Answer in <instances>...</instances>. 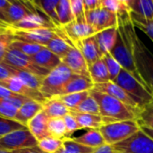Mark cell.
I'll return each mask as SVG.
<instances>
[{
  "mask_svg": "<svg viewBox=\"0 0 153 153\" xmlns=\"http://www.w3.org/2000/svg\"><path fill=\"white\" fill-rule=\"evenodd\" d=\"M111 146L116 153H153V140L141 128L128 139Z\"/></svg>",
  "mask_w": 153,
  "mask_h": 153,
  "instance_id": "cell-6",
  "label": "cell"
},
{
  "mask_svg": "<svg viewBox=\"0 0 153 153\" xmlns=\"http://www.w3.org/2000/svg\"><path fill=\"white\" fill-rule=\"evenodd\" d=\"M9 67H10V70H11L12 75L16 76L17 78H19L29 88L39 91V88H40V85H41V81H42L43 78L39 77V76H37V75H35L33 74L28 73V72L21 71V70L13 68L11 66H9Z\"/></svg>",
  "mask_w": 153,
  "mask_h": 153,
  "instance_id": "cell-30",
  "label": "cell"
},
{
  "mask_svg": "<svg viewBox=\"0 0 153 153\" xmlns=\"http://www.w3.org/2000/svg\"><path fill=\"white\" fill-rule=\"evenodd\" d=\"M92 90L98 92L109 95L134 109H136V110L142 109L141 107L121 87H119L117 84H116L113 82H108L100 83V84H94Z\"/></svg>",
  "mask_w": 153,
  "mask_h": 153,
  "instance_id": "cell-13",
  "label": "cell"
},
{
  "mask_svg": "<svg viewBox=\"0 0 153 153\" xmlns=\"http://www.w3.org/2000/svg\"><path fill=\"white\" fill-rule=\"evenodd\" d=\"M3 63L13 67V68L33 74L41 78H44L49 73L48 71H47V70L39 67L38 65H36L32 61L31 57L22 54V52H20L16 49L11 48L7 51Z\"/></svg>",
  "mask_w": 153,
  "mask_h": 153,
  "instance_id": "cell-7",
  "label": "cell"
},
{
  "mask_svg": "<svg viewBox=\"0 0 153 153\" xmlns=\"http://www.w3.org/2000/svg\"><path fill=\"white\" fill-rule=\"evenodd\" d=\"M89 74L93 84H100L110 82L107 66L102 58L89 66Z\"/></svg>",
  "mask_w": 153,
  "mask_h": 153,
  "instance_id": "cell-28",
  "label": "cell"
},
{
  "mask_svg": "<svg viewBox=\"0 0 153 153\" xmlns=\"http://www.w3.org/2000/svg\"><path fill=\"white\" fill-rule=\"evenodd\" d=\"M77 113H83V114H91V115H100V108L97 101L90 94L75 109L72 110Z\"/></svg>",
  "mask_w": 153,
  "mask_h": 153,
  "instance_id": "cell-36",
  "label": "cell"
},
{
  "mask_svg": "<svg viewBox=\"0 0 153 153\" xmlns=\"http://www.w3.org/2000/svg\"><path fill=\"white\" fill-rule=\"evenodd\" d=\"M0 86L5 88L6 90L10 91L12 93H13L15 95L22 96V97L35 100L41 104H43L46 101V99L43 97V95L39 91H35V90L29 88L16 76L12 75L11 77L7 78L6 80L1 81Z\"/></svg>",
  "mask_w": 153,
  "mask_h": 153,
  "instance_id": "cell-12",
  "label": "cell"
},
{
  "mask_svg": "<svg viewBox=\"0 0 153 153\" xmlns=\"http://www.w3.org/2000/svg\"><path fill=\"white\" fill-rule=\"evenodd\" d=\"M3 28H6V27H5V26H4L2 23H0V30H2Z\"/></svg>",
  "mask_w": 153,
  "mask_h": 153,
  "instance_id": "cell-55",
  "label": "cell"
},
{
  "mask_svg": "<svg viewBox=\"0 0 153 153\" xmlns=\"http://www.w3.org/2000/svg\"><path fill=\"white\" fill-rule=\"evenodd\" d=\"M17 110L18 109L15 107L9 104L4 99H0V117L9 119H14Z\"/></svg>",
  "mask_w": 153,
  "mask_h": 153,
  "instance_id": "cell-46",
  "label": "cell"
},
{
  "mask_svg": "<svg viewBox=\"0 0 153 153\" xmlns=\"http://www.w3.org/2000/svg\"><path fill=\"white\" fill-rule=\"evenodd\" d=\"M61 61L71 70L73 74L90 77L88 65L81 51L77 48H72V49Z\"/></svg>",
  "mask_w": 153,
  "mask_h": 153,
  "instance_id": "cell-15",
  "label": "cell"
},
{
  "mask_svg": "<svg viewBox=\"0 0 153 153\" xmlns=\"http://www.w3.org/2000/svg\"><path fill=\"white\" fill-rule=\"evenodd\" d=\"M85 18L86 22L93 28L96 33L117 26V14L102 7L86 13Z\"/></svg>",
  "mask_w": 153,
  "mask_h": 153,
  "instance_id": "cell-11",
  "label": "cell"
},
{
  "mask_svg": "<svg viewBox=\"0 0 153 153\" xmlns=\"http://www.w3.org/2000/svg\"><path fill=\"white\" fill-rule=\"evenodd\" d=\"M56 13L60 28L69 24L74 21L70 5V0H59L56 5Z\"/></svg>",
  "mask_w": 153,
  "mask_h": 153,
  "instance_id": "cell-32",
  "label": "cell"
},
{
  "mask_svg": "<svg viewBox=\"0 0 153 153\" xmlns=\"http://www.w3.org/2000/svg\"><path fill=\"white\" fill-rule=\"evenodd\" d=\"M74 74L66 65L61 63L42 79L39 92L46 100L61 96L65 85Z\"/></svg>",
  "mask_w": 153,
  "mask_h": 153,
  "instance_id": "cell-3",
  "label": "cell"
},
{
  "mask_svg": "<svg viewBox=\"0 0 153 153\" xmlns=\"http://www.w3.org/2000/svg\"><path fill=\"white\" fill-rule=\"evenodd\" d=\"M25 128H27L25 126L20 124L14 119H9L0 117V138L5 136L12 132Z\"/></svg>",
  "mask_w": 153,
  "mask_h": 153,
  "instance_id": "cell-40",
  "label": "cell"
},
{
  "mask_svg": "<svg viewBox=\"0 0 153 153\" xmlns=\"http://www.w3.org/2000/svg\"><path fill=\"white\" fill-rule=\"evenodd\" d=\"M40 111H42V104L35 100H29L18 108L14 120L27 127L28 122Z\"/></svg>",
  "mask_w": 153,
  "mask_h": 153,
  "instance_id": "cell-21",
  "label": "cell"
},
{
  "mask_svg": "<svg viewBox=\"0 0 153 153\" xmlns=\"http://www.w3.org/2000/svg\"><path fill=\"white\" fill-rule=\"evenodd\" d=\"M74 47L81 51L88 67L102 58V54L100 50L95 35L79 41L74 45Z\"/></svg>",
  "mask_w": 153,
  "mask_h": 153,
  "instance_id": "cell-16",
  "label": "cell"
},
{
  "mask_svg": "<svg viewBox=\"0 0 153 153\" xmlns=\"http://www.w3.org/2000/svg\"><path fill=\"white\" fill-rule=\"evenodd\" d=\"M31 59L39 67H41L48 72L55 69L62 63L61 59L57 56L53 54L46 47H44L35 56H31Z\"/></svg>",
  "mask_w": 153,
  "mask_h": 153,
  "instance_id": "cell-23",
  "label": "cell"
},
{
  "mask_svg": "<svg viewBox=\"0 0 153 153\" xmlns=\"http://www.w3.org/2000/svg\"><path fill=\"white\" fill-rule=\"evenodd\" d=\"M101 7L117 14L127 7L126 0H101Z\"/></svg>",
  "mask_w": 153,
  "mask_h": 153,
  "instance_id": "cell-44",
  "label": "cell"
},
{
  "mask_svg": "<svg viewBox=\"0 0 153 153\" xmlns=\"http://www.w3.org/2000/svg\"><path fill=\"white\" fill-rule=\"evenodd\" d=\"M48 118L45 113L40 111L27 124V129L38 142L49 136L48 132Z\"/></svg>",
  "mask_w": 153,
  "mask_h": 153,
  "instance_id": "cell-18",
  "label": "cell"
},
{
  "mask_svg": "<svg viewBox=\"0 0 153 153\" xmlns=\"http://www.w3.org/2000/svg\"><path fill=\"white\" fill-rule=\"evenodd\" d=\"M0 153H13L12 152H8V151H4V150H1L0 149Z\"/></svg>",
  "mask_w": 153,
  "mask_h": 153,
  "instance_id": "cell-54",
  "label": "cell"
},
{
  "mask_svg": "<svg viewBox=\"0 0 153 153\" xmlns=\"http://www.w3.org/2000/svg\"><path fill=\"white\" fill-rule=\"evenodd\" d=\"M61 30L74 46L79 41L96 34L93 28L87 22H77L75 21L61 27Z\"/></svg>",
  "mask_w": 153,
  "mask_h": 153,
  "instance_id": "cell-14",
  "label": "cell"
},
{
  "mask_svg": "<svg viewBox=\"0 0 153 153\" xmlns=\"http://www.w3.org/2000/svg\"><path fill=\"white\" fill-rule=\"evenodd\" d=\"M59 0H38L32 1L33 4L53 22L56 28H60L57 13H56V5Z\"/></svg>",
  "mask_w": 153,
  "mask_h": 153,
  "instance_id": "cell-29",
  "label": "cell"
},
{
  "mask_svg": "<svg viewBox=\"0 0 153 153\" xmlns=\"http://www.w3.org/2000/svg\"><path fill=\"white\" fill-rule=\"evenodd\" d=\"M106 144L114 145L121 143L140 130V125L136 120H126L106 123L99 129Z\"/></svg>",
  "mask_w": 153,
  "mask_h": 153,
  "instance_id": "cell-5",
  "label": "cell"
},
{
  "mask_svg": "<svg viewBox=\"0 0 153 153\" xmlns=\"http://www.w3.org/2000/svg\"><path fill=\"white\" fill-rule=\"evenodd\" d=\"M11 48L16 49L20 52H22V54L31 57L33 56H35L37 53H39L44 47L40 46V45H37V44H33V43H29V42H25V41H21V40H14L11 46Z\"/></svg>",
  "mask_w": 153,
  "mask_h": 153,
  "instance_id": "cell-34",
  "label": "cell"
},
{
  "mask_svg": "<svg viewBox=\"0 0 153 153\" xmlns=\"http://www.w3.org/2000/svg\"><path fill=\"white\" fill-rule=\"evenodd\" d=\"M133 57L142 81L153 95V54L137 35L135 29L131 32Z\"/></svg>",
  "mask_w": 153,
  "mask_h": 153,
  "instance_id": "cell-2",
  "label": "cell"
},
{
  "mask_svg": "<svg viewBox=\"0 0 153 153\" xmlns=\"http://www.w3.org/2000/svg\"><path fill=\"white\" fill-rule=\"evenodd\" d=\"M32 12L26 1H11L7 12V25L11 27L19 22Z\"/></svg>",
  "mask_w": 153,
  "mask_h": 153,
  "instance_id": "cell-22",
  "label": "cell"
},
{
  "mask_svg": "<svg viewBox=\"0 0 153 153\" xmlns=\"http://www.w3.org/2000/svg\"><path fill=\"white\" fill-rule=\"evenodd\" d=\"M91 153H116L115 151L113 150L111 145L108 144H104L102 146H100L96 149L93 150Z\"/></svg>",
  "mask_w": 153,
  "mask_h": 153,
  "instance_id": "cell-50",
  "label": "cell"
},
{
  "mask_svg": "<svg viewBox=\"0 0 153 153\" xmlns=\"http://www.w3.org/2000/svg\"><path fill=\"white\" fill-rule=\"evenodd\" d=\"M42 111L49 118H64L70 114V109L62 102L59 97H54L46 100L42 104Z\"/></svg>",
  "mask_w": 153,
  "mask_h": 153,
  "instance_id": "cell-19",
  "label": "cell"
},
{
  "mask_svg": "<svg viewBox=\"0 0 153 153\" xmlns=\"http://www.w3.org/2000/svg\"><path fill=\"white\" fill-rule=\"evenodd\" d=\"M89 95H90V91H84V92L62 95L59 96V99L70 109V111H72L75 109Z\"/></svg>",
  "mask_w": 153,
  "mask_h": 153,
  "instance_id": "cell-35",
  "label": "cell"
},
{
  "mask_svg": "<svg viewBox=\"0 0 153 153\" xmlns=\"http://www.w3.org/2000/svg\"><path fill=\"white\" fill-rule=\"evenodd\" d=\"M70 5L74 21L77 22H86L82 0H70Z\"/></svg>",
  "mask_w": 153,
  "mask_h": 153,
  "instance_id": "cell-43",
  "label": "cell"
},
{
  "mask_svg": "<svg viewBox=\"0 0 153 153\" xmlns=\"http://www.w3.org/2000/svg\"><path fill=\"white\" fill-rule=\"evenodd\" d=\"M90 94L94 98L99 105L100 114L103 118L104 124L126 120L137 121L138 115L141 110L134 109L105 93L91 90Z\"/></svg>",
  "mask_w": 153,
  "mask_h": 153,
  "instance_id": "cell-1",
  "label": "cell"
},
{
  "mask_svg": "<svg viewBox=\"0 0 153 153\" xmlns=\"http://www.w3.org/2000/svg\"><path fill=\"white\" fill-rule=\"evenodd\" d=\"M13 153H45L43 152L39 147L34 146V147H30V148H24V149H21V150H17V151H13L12 152Z\"/></svg>",
  "mask_w": 153,
  "mask_h": 153,
  "instance_id": "cell-51",
  "label": "cell"
},
{
  "mask_svg": "<svg viewBox=\"0 0 153 153\" xmlns=\"http://www.w3.org/2000/svg\"><path fill=\"white\" fill-rule=\"evenodd\" d=\"M140 128H141V130H142L146 135H148L150 138H152L153 140V130L149 129V128H147V127H143V126H140Z\"/></svg>",
  "mask_w": 153,
  "mask_h": 153,
  "instance_id": "cell-53",
  "label": "cell"
},
{
  "mask_svg": "<svg viewBox=\"0 0 153 153\" xmlns=\"http://www.w3.org/2000/svg\"><path fill=\"white\" fill-rule=\"evenodd\" d=\"M8 31H10L16 40L25 41L29 43H33L37 45H40L46 47L51 39L56 34V29L48 30V29H41V30H18L13 29L10 27L5 28Z\"/></svg>",
  "mask_w": 153,
  "mask_h": 153,
  "instance_id": "cell-10",
  "label": "cell"
},
{
  "mask_svg": "<svg viewBox=\"0 0 153 153\" xmlns=\"http://www.w3.org/2000/svg\"><path fill=\"white\" fill-rule=\"evenodd\" d=\"M13 96H16L15 94L12 93L10 91L6 90L5 88L0 86V99H4V98H11V97H13Z\"/></svg>",
  "mask_w": 153,
  "mask_h": 153,
  "instance_id": "cell-52",
  "label": "cell"
},
{
  "mask_svg": "<svg viewBox=\"0 0 153 153\" xmlns=\"http://www.w3.org/2000/svg\"><path fill=\"white\" fill-rule=\"evenodd\" d=\"M70 113L74 117L81 129H100L104 125L103 118L100 115L83 114L74 111H70Z\"/></svg>",
  "mask_w": 153,
  "mask_h": 153,
  "instance_id": "cell-27",
  "label": "cell"
},
{
  "mask_svg": "<svg viewBox=\"0 0 153 153\" xmlns=\"http://www.w3.org/2000/svg\"><path fill=\"white\" fill-rule=\"evenodd\" d=\"M117 35V26L104 30L95 34L102 56L108 53H110V51L112 50L115 45Z\"/></svg>",
  "mask_w": 153,
  "mask_h": 153,
  "instance_id": "cell-24",
  "label": "cell"
},
{
  "mask_svg": "<svg viewBox=\"0 0 153 153\" xmlns=\"http://www.w3.org/2000/svg\"><path fill=\"white\" fill-rule=\"evenodd\" d=\"M137 122L140 126L153 130V102L143 108L138 115Z\"/></svg>",
  "mask_w": 153,
  "mask_h": 153,
  "instance_id": "cell-39",
  "label": "cell"
},
{
  "mask_svg": "<svg viewBox=\"0 0 153 153\" xmlns=\"http://www.w3.org/2000/svg\"><path fill=\"white\" fill-rule=\"evenodd\" d=\"M131 19L134 27L143 30L153 42V19H144L131 13Z\"/></svg>",
  "mask_w": 153,
  "mask_h": 153,
  "instance_id": "cell-37",
  "label": "cell"
},
{
  "mask_svg": "<svg viewBox=\"0 0 153 153\" xmlns=\"http://www.w3.org/2000/svg\"><path fill=\"white\" fill-rule=\"evenodd\" d=\"M102 59L105 62V65L107 66L110 82H114L116 80V78L119 75V74L123 68L121 67L119 63L112 56V55L110 53L104 55L102 56Z\"/></svg>",
  "mask_w": 153,
  "mask_h": 153,
  "instance_id": "cell-38",
  "label": "cell"
},
{
  "mask_svg": "<svg viewBox=\"0 0 153 153\" xmlns=\"http://www.w3.org/2000/svg\"><path fill=\"white\" fill-rule=\"evenodd\" d=\"M11 0H0V23L4 26L8 27L7 25V12L10 5Z\"/></svg>",
  "mask_w": 153,
  "mask_h": 153,
  "instance_id": "cell-47",
  "label": "cell"
},
{
  "mask_svg": "<svg viewBox=\"0 0 153 153\" xmlns=\"http://www.w3.org/2000/svg\"><path fill=\"white\" fill-rule=\"evenodd\" d=\"M64 121H65V129H66V138H72L73 134L75 132H77L79 130H82L80 126L78 125L76 119L74 118V117L71 113L66 115L64 117Z\"/></svg>",
  "mask_w": 153,
  "mask_h": 153,
  "instance_id": "cell-45",
  "label": "cell"
},
{
  "mask_svg": "<svg viewBox=\"0 0 153 153\" xmlns=\"http://www.w3.org/2000/svg\"><path fill=\"white\" fill-rule=\"evenodd\" d=\"M93 82L90 77L74 74L73 77L69 80V82L65 85L61 96L71 94V93H78L90 91L93 88Z\"/></svg>",
  "mask_w": 153,
  "mask_h": 153,
  "instance_id": "cell-20",
  "label": "cell"
},
{
  "mask_svg": "<svg viewBox=\"0 0 153 153\" xmlns=\"http://www.w3.org/2000/svg\"><path fill=\"white\" fill-rule=\"evenodd\" d=\"M94 149L83 146L72 138L64 139V150L61 153H91Z\"/></svg>",
  "mask_w": 153,
  "mask_h": 153,
  "instance_id": "cell-42",
  "label": "cell"
},
{
  "mask_svg": "<svg viewBox=\"0 0 153 153\" xmlns=\"http://www.w3.org/2000/svg\"><path fill=\"white\" fill-rule=\"evenodd\" d=\"M126 3L132 13L144 19H153V0H126Z\"/></svg>",
  "mask_w": 153,
  "mask_h": 153,
  "instance_id": "cell-25",
  "label": "cell"
},
{
  "mask_svg": "<svg viewBox=\"0 0 153 153\" xmlns=\"http://www.w3.org/2000/svg\"><path fill=\"white\" fill-rule=\"evenodd\" d=\"M38 147L45 153H61L64 150V140L48 136L39 141Z\"/></svg>",
  "mask_w": 153,
  "mask_h": 153,
  "instance_id": "cell-31",
  "label": "cell"
},
{
  "mask_svg": "<svg viewBox=\"0 0 153 153\" xmlns=\"http://www.w3.org/2000/svg\"><path fill=\"white\" fill-rule=\"evenodd\" d=\"M37 145L38 141L32 136L27 128L12 132L0 138V149L8 152L34 147Z\"/></svg>",
  "mask_w": 153,
  "mask_h": 153,
  "instance_id": "cell-8",
  "label": "cell"
},
{
  "mask_svg": "<svg viewBox=\"0 0 153 153\" xmlns=\"http://www.w3.org/2000/svg\"><path fill=\"white\" fill-rule=\"evenodd\" d=\"M85 13L101 7V0H82Z\"/></svg>",
  "mask_w": 153,
  "mask_h": 153,
  "instance_id": "cell-48",
  "label": "cell"
},
{
  "mask_svg": "<svg viewBox=\"0 0 153 153\" xmlns=\"http://www.w3.org/2000/svg\"><path fill=\"white\" fill-rule=\"evenodd\" d=\"M74 46L69 41L66 36L62 31L61 28H56V34L49 40L46 48L53 54L57 56L61 60L68 54V52Z\"/></svg>",
  "mask_w": 153,
  "mask_h": 153,
  "instance_id": "cell-17",
  "label": "cell"
},
{
  "mask_svg": "<svg viewBox=\"0 0 153 153\" xmlns=\"http://www.w3.org/2000/svg\"><path fill=\"white\" fill-rule=\"evenodd\" d=\"M113 82L121 87L141 108L153 102L152 93L125 69H122L119 75Z\"/></svg>",
  "mask_w": 153,
  "mask_h": 153,
  "instance_id": "cell-4",
  "label": "cell"
},
{
  "mask_svg": "<svg viewBox=\"0 0 153 153\" xmlns=\"http://www.w3.org/2000/svg\"><path fill=\"white\" fill-rule=\"evenodd\" d=\"M28 6L31 10V13L27 17L11 26L10 28L18 29V30H41L48 29L54 30L56 29L53 22L33 4L32 1H26Z\"/></svg>",
  "mask_w": 153,
  "mask_h": 153,
  "instance_id": "cell-9",
  "label": "cell"
},
{
  "mask_svg": "<svg viewBox=\"0 0 153 153\" xmlns=\"http://www.w3.org/2000/svg\"><path fill=\"white\" fill-rule=\"evenodd\" d=\"M11 76H12V73L10 67L4 63H0V82L6 80Z\"/></svg>",
  "mask_w": 153,
  "mask_h": 153,
  "instance_id": "cell-49",
  "label": "cell"
},
{
  "mask_svg": "<svg viewBox=\"0 0 153 153\" xmlns=\"http://www.w3.org/2000/svg\"><path fill=\"white\" fill-rule=\"evenodd\" d=\"M72 139L74 142L91 149H96L106 144L99 129H89L83 134L77 137H72Z\"/></svg>",
  "mask_w": 153,
  "mask_h": 153,
  "instance_id": "cell-26",
  "label": "cell"
},
{
  "mask_svg": "<svg viewBox=\"0 0 153 153\" xmlns=\"http://www.w3.org/2000/svg\"><path fill=\"white\" fill-rule=\"evenodd\" d=\"M48 132L51 137L61 140L66 138V129L64 118H49L48 120Z\"/></svg>",
  "mask_w": 153,
  "mask_h": 153,
  "instance_id": "cell-33",
  "label": "cell"
},
{
  "mask_svg": "<svg viewBox=\"0 0 153 153\" xmlns=\"http://www.w3.org/2000/svg\"><path fill=\"white\" fill-rule=\"evenodd\" d=\"M15 40L13 35L5 28L0 30V63H3L11 44Z\"/></svg>",
  "mask_w": 153,
  "mask_h": 153,
  "instance_id": "cell-41",
  "label": "cell"
}]
</instances>
